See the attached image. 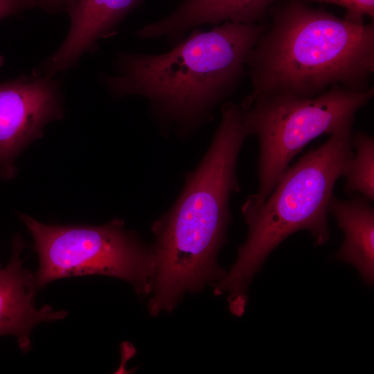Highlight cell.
Returning <instances> with one entry per match:
<instances>
[{
  "mask_svg": "<svg viewBox=\"0 0 374 374\" xmlns=\"http://www.w3.org/2000/svg\"><path fill=\"white\" fill-rule=\"evenodd\" d=\"M33 238L39 256L34 274L37 290L56 279L105 275L131 283L137 293L152 290L154 265L151 249L120 220L102 226H55L19 215Z\"/></svg>",
  "mask_w": 374,
  "mask_h": 374,
  "instance_id": "8992f818",
  "label": "cell"
},
{
  "mask_svg": "<svg viewBox=\"0 0 374 374\" xmlns=\"http://www.w3.org/2000/svg\"><path fill=\"white\" fill-rule=\"evenodd\" d=\"M353 124L330 135L316 149L302 156L280 176L260 204L244 202L241 207L248 235L229 271L213 285L215 295L227 294L230 311L244 312L246 291L269 253L291 234L307 230L316 245L330 238L328 206L338 179L353 153Z\"/></svg>",
  "mask_w": 374,
  "mask_h": 374,
  "instance_id": "3957f363",
  "label": "cell"
},
{
  "mask_svg": "<svg viewBox=\"0 0 374 374\" xmlns=\"http://www.w3.org/2000/svg\"><path fill=\"white\" fill-rule=\"evenodd\" d=\"M3 57L0 55V67L3 64Z\"/></svg>",
  "mask_w": 374,
  "mask_h": 374,
  "instance_id": "2e32d148",
  "label": "cell"
},
{
  "mask_svg": "<svg viewBox=\"0 0 374 374\" xmlns=\"http://www.w3.org/2000/svg\"><path fill=\"white\" fill-rule=\"evenodd\" d=\"M336 4L346 8L344 19L352 23L364 24V16L374 17V0H302Z\"/></svg>",
  "mask_w": 374,
  "mask_h": 374,
  "instance_id": "4fadbf2b",
  "label": "cell"
},
{
  "mask_svg": "<svg viewBox=\"0 0 374 374\" xmlns=\"http://www.w3.org/2000/svg\"><path fill=\"white\" fill-rule=\"evenodd\" d=\"M373 95V87L353 91L335 85L312 98L260 96L248 108L242 109L245 130L248 136L256 135L260 145L258 188L246 202H262L293 158L308 143L353 124L357 112Z\"/></svg>",
  "mask_w": 374,
  "mask_h": 374,
  "instance_id": "5b68a950",
  "label": "cell"
},
{
  "mask_svg": "<svg viewBox=\"0 0 374 374\" xmlns=\"http://www.w3.org/2000/svg\"><path fill=\"white\" fill-rule=\"evenodd\" d=\"M24 243L19 235L12 242L11 255L6 266L0 269V337L14 336L24 352L31 348L30 333L41 322L63 319L64 310L55 311L49 305L37 308V288L34 274L23 266L20 255Z\"/></svg>",
  "mask_w": 374,
  "mask_h": 374,
  "instance_id": "ba28073f",
  "label": "cell"
},
{
  "mask_svg": "<svg viewBox=\"0 0 374 374\" xmlns=\"http://www.w3.org/2000/svg\"><path fill=\"white\" fill-rule=\"evenodd\" d=\"M271 24L249 53L252 90L241 109L260 96H318L335 85L368 89L374 71V25L355 24L301 1L269 10Z\"/></svg>",
  "mask_w": 374,
  "mask_h": 374,
  "instance_id": "7a4b0ae2",
  "label": "cell"
},
{
  "mask_svg": "<svg viewBox=\"0 0 374 374\" xmlns=\"http://www.w3.org/2000/svg\"><path fill=\"white\" fill-rule=\"evenodd\" d=\"M139 0H75L67 10L71 23L62 45L37 70L54 76L73 66L98 39L107 36Z\"/></svg>",
  "mask_w": 374,
  "mask_h": 374,
  "instance_id": "9c48e42d",
  "label": "cell"
},
{
  "mask_svg": "<svg viewBox=\"0 0 374 374\" xmlns=\"http://www.w3.org/2000/svg\"><path fill=\"white\" fill-rule=\"evenodd\" d=\"M62 116L60 85L53 76L35 71L0 83V177L12 178L18 154Z\"/></svg>",
  "mask_w": 374,
  "mask_h": 374,
  "instance_id": "52a82bcc",
  "label": "cell"
},
{
  "mask_svg": "<svg viewBox=\"0 0 374 374\" xmlns=\"http://www.w3.org/2000/svg\"><path fill=\"white\" fill-rule=\"evenodd\" d=\"M23 8H41L48 11L68 10L75 0H17Z\"/></svg>",
  "mask_w": 374,
  "mask_h": 374,
  "instance_id": "5bb4252c",
  "label": "cell"
},
{
  "mask_svg": "<svg viewBox=\"0 0 374 374\" xmlns=\"http://www.w3.org/2000/svg\"><path fill=\"white\" fill-rule=\"evenodd\" d=\"M23 8L17 0H0V19Z\"/></svg>",
  "mask_w": 374,
  "mask_h": 374,
  "instance_id": "9a60e30c",
  "label": "cell"
},
{
  "mask_svg": "<svg viewBox=\"0 0 374 374\" xmlns=\"http://www.w3.org/2000/svg\"><path fill=\"white\" fill-rule=\"evenodd\" d=\"M280 0H187L177 10L156 23L144 26L143 37L174 36L202 24H255Z\"/></svg>",
  "mask_w": 374,
  "mask_h": 374,
  "instance_id": "30bf717a",
  "label": "cell"
},
{
  "mask_svg": "<svg viewBox=\"0 0 374 374\" xmlns=\"http://www.w3.org/2000/svg\"><path fill=\"white\" fill-rule=\"evenodd\" d=\"M355 152L348 159L343 173L344 190L352 195L359 193L371 202L374 199V139L364 132L351 136Z\"/></svg>",
  "mask_w": 374,
  "mask_h": 374,
  "instance_id": "7c38bea8",
  "label": "cell"
},
{
  "mask_svg": "<svg viewBox=\"0 0 374 374\" xmlns=\"http://www.w3.org/2000/svg\"><path fill=\"white\" fill-rule=\"evenodd\" d=\"M328 211L336 219L344 240L335 257L358 270L364 281H374V209L371 201L363 195L348 200L332 196Z\"/></svg>",
  "mask_w": 374,
  "mask_h": 374,
  "instance_id": "8fae6325",
  "label": "cell"
},
{
  "mask_svg": "<svg viewBox=\"0 0 374 374\" xmlns=\"http://www.w3.org/2000/svg\"><path fill=\"white\" fill-rule=\"evenodd\" d=\"M1 264H0V269H1Z\"/></svg>",
  "mask_w": 374,
  "mask_h": 374,
  "instance_id": "e0dca14e",
  "label": "cell"
},
{
  "mask_svg": "<svg viewBox=\"0 0 374 374\" xmlns=\"http://www.w3.org/2000/svg\"><path fill=\"white\" fill-rule=\"evenodd\" d=\"M247 136L240 107L224 103L204 159L188 175L176 204L153 224L152 315L171 311L184 292L198 291L225 274L216 256L231 220L230 195L240 190L237 158Z\"/></svg>",
  "mask_w": 374,
  "mask_h": 374,
  "instance_id": "6da1fadb",
  "label": "cell"
},
{
  "mask_svg": "<svg viewBox=\"0 0 374 374\" xmlns=\"http://www.w3.org/2000/svg\"><path fill=\"white\" fill-rule=\"evenodd\" d=\"M265 29L226 21L195 33L168 53L124 56L120 73L105 82L116 95H142L173 114L193 116L233 90Z\"/></svg>",
  "mask_w": 374,
  "mask_h": 374,
  "instance_id": "277c9868",
  "label": "cell"
}]
</instances>
